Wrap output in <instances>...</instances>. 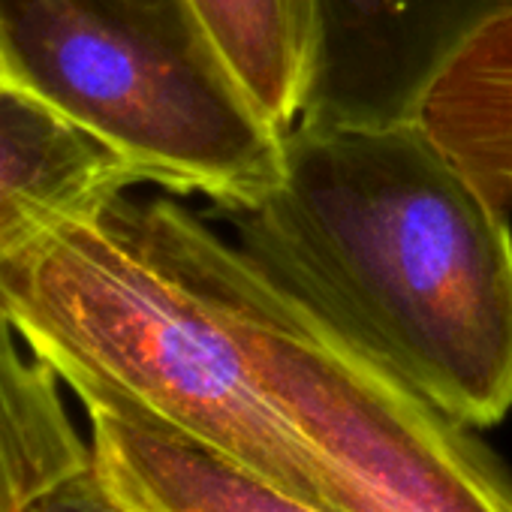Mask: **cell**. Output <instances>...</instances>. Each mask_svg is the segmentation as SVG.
Masks as SVG:
<instances>
[{"instance_id": "6da1fadb", "label": "cell", "mask_w": 512, "mask_h": 512, "mask_svg": "<svg viewBox=\"0 0 512 512\" xmlns=\"http://www.w3.org/2000/svg\"><path fill=\"white\" fill-rule=\"evenodd\" d=\"M422 121L293 124L238 247L341 338L482 431L512 410V229Z\"/></svg>"}, {"instance_id": "7a4b0ae2", "label": "cell", "mask_w": 512, "mask_h": 512, "mask_svg": "<svg viewBox=\"0 0 512 512\" xmlns=\"http://www.w3.org/2000/svg\"><path fill=\"white\" fill-rule=\"evenodd\" d=\"M130 190L61 214L7 253L0 311L85 413L151 422L323 506L266 383L278 281L181 202Z\"/></svg>"}, {"instance_id": "3957f363", "label": "cell", "mask_w": 512, "mask_h": 512, "mask_svg": "<svg viewBox=\"0 0 512 512\" xmlns=\"http://www.w3.org/2000/svg\"><path fill=\"white\" fill-rule=\"evenodd\" d=\"M0 64L139 184L229 214L281 181L284 130L193 0H0Z\"/></svg>"}, {"instance_id": "277c9868", "label": "cell", "mask_w": 512, "mask_h": 512, "mask_svg": "<svg viewBox=\"0 0 512 512\" xmlns=\"http://www.w3.org/2000/svg\"><path fill=\"white\" fill-rule=\"evenodd\" d=\"M266 383L296 428L326 512H512V473L296 296L266 341Z\"/></svg>"}, {"instance_id": "5b68a950", "label": "cell", "mask_w": 512, "mask_h": 512, "mask_svg": "<svg viewBox=\"0 0 512 512\" xmlns=\"http://www.w3.org/2000/svg\"><path fill=\"white\" fill-rule=\"evenodd\" d=\"M512 0H296V124L419 121L455 58Z\"/></svg>"}, {"instance_id": "8992f818", "label": "cell", "mask_w": 512, "mask_h": 512, "mask_svg": "<svg viewBox=\"0 0 512 512\" xmlns=\"http://www.w3.org/2000/svg\"><path fill=\"white\" fill-rule=\"evenodd\" d=\"M91 467L124 512H326L151 422L88 410Z\"/></svg>"}, {"instance_id": "52a82bcc", "label": "cell", "mask_w": 512, "mask_h": 512, "mask_svg": "<svg viewBox=\"0 0 512 512\" xmlns=\"http://www.w3.org/2000/svg\"><path fill=\"white\" fill-rule=\"evenodd\" d=\"M136 184L112 151L0 73V260L61 214Z\"/></svg>"}, {"instance_id": "ba28073f", "label": "cell", "mask_w": 512, "mask_h": 512, "mask_svg": "<svg viewBox=\"0 0 512 512\" xmlns=\"http://www.w3.org/2000/svg\"><path fill=\"white\" fill-rule=\"evenodd\" d=\"M58 374L0 311V512H40L46 497L91 467Z\"/></svg>"}, {"instance_id": "9c48e42d", "label": "cell", "mask_w": 512, "mask_h": 512, "mask_svg": "<svg viewBox=\"0 0 512 512\" xmlns=\"http://www.w3.org/2000/svg\"><path fill=\"white\" fill-rule=\"evenodd\" d=\"M419 121L491 202L512 211V13L455 58Z\"/></svg>"}, {"instance_id": "30bf717a", "label": "cell", "mask_w": 512, "mask_h": 512, "mask_svg": "<svg viewBox=\"0 0 512 512\" xmlns=\"http://www.w3.org/2000/svg\"><path fill=\"white\" fill-rule=\"evenodd\" d=\"M238 79L278 130L296 124V0H193Z\"/></svg>"}, {"instance_id": "8fae6325", "label": "cell", "mask_w": 512, "mask_h": 512, "mask_svg": "<svg viewBox=\"0 0 512 512\" xmlns=\"http://www.w3.org/2000/svg\"><path fill=\"white\" fill-rule=\"evenodd\" d=\"M40 512H124L97 482L94 467L82 470L79 476L67 479L61 488H55Z\"/></svg>"}, {"instance_id": "7c38bea8", "label": "cell", "mask_w": 512, "mask_h": 512, "mask_svg": "<svg viewBox=\"0 0 512 512\" xmlns=\"http://www.w3.org/2000/svg\"><path fill=\"white\" fill-rule=\"evenodd\" d=\"M0 73H4V64H0Z\"/></svg>"}]
</instances>
